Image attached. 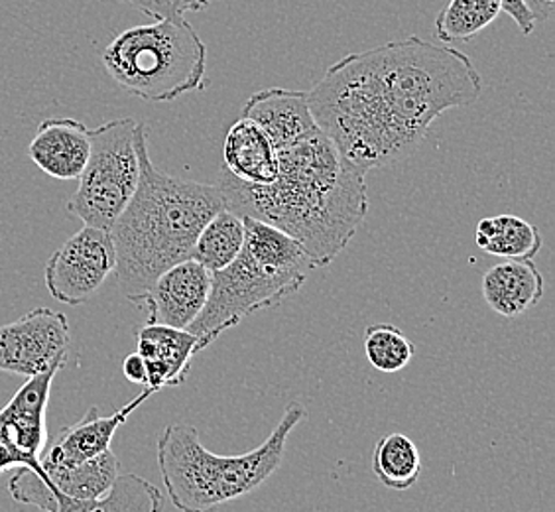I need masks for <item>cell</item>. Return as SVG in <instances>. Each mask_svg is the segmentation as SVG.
<instances>
[{
	"label": "cell",
	"instance_id": "obj_1",
	"mask_svg": "<svg viewBox=\"0 0 555 512\" xmlns=\"http://www.w3.org/2000/svg\"><path fill=\"white\" fill-rule=\"evenodd\" d=\"M467 54L417 36L345 55L308 91L311 115L359 170L404 161L449 108L479 101Z\"/></svg>",
	"mask_w": 555,
	"mask_h": 512
},
{
	"label": "cell",
	"instance_id": "obj_2",
	"mask_svg": "<svg viewBox=\"0 0 555 512\" xmlns=\"http://www.w3.org/2000/svg\"><path fill=\"white\" fill-rule=\"evenodd\" d=\"M278 176L268 185L238 182L223 170L224 207L288 233L313 267L332 265L369 214L364 171L343 158L320 128L276 150Z\"/></svg>",
	"mask_w": 555,
	"mask_h": 512
},
{
	"label": "cell",
	"instance_id": "obj_3",
	"mask_svg": "<svg viewBox=\"0 0 555 512\" xmlns=\"http://www.w3.org/2000/svg\"><path fill=\"white\" fill-rule=\"evenodd\" d=\"M140 180L127 209L111 227L118 286L139 302L154 280L188 260L207 221L224 209L219 185L173 178L158 170L149 152L146 127H137Z\"/></svg>",
	"mask_w": 555,
	"mask_h": 512
},
{
	"label": "cell",
	"instance_id": "obj_4",
	"mask_svg": "<svg viewBox=\"0 0 555 512\" xmlns=\"http://www.w3.org/2000/svg\"><path fill=\"white\" fill-rule=\"evenodd\" d=\"M306 417V406L289 402L274 432L241 456L209 451L188 424L166 427L158 439V468L171 504L182 512H217L257 491L280 470L289 434Z\"/></svg>",
	"mask_w": 555,
	"mask_h": 512
},
{
	"label": "cell",
	"instance_id": "obj_5",
	"mask_svg": "<svg viewBox=\"0 0 555 512\" xmlns=\"http://www.w3.org/2000/svg\"><path fill=\"white\" fill-rule=\"evenodd\" d=\"M243 223L241 253L229 267L211 272L204 311L188 328L207 342L214 343L255 311L296 294L315 270L308 251L294 236L255 217H243Z\"/></svg>",
	"mask_w": 555,
	"mask_h": 512
},
{
	"label": "cell",
	"instance_id": "obj_6",
	"mask_svg": "<svg viewBox=\"0 0 555 512\" xmlns=\"http://www.w3.org/2000/svg\"><path fill=\"white\" fill-rule=\"evenodd\" d=\"M101 60L120 89L149 103H168L205 86L207 48L183 16L118 34Z\"/></svg>",
	"mask_w": 555,
	"mask_h": 512
},
{
	"label": "cell",
	"instance_id": "obj_7",
	"mask_svg": "<svg viewBox=\"0 0 555 512\" xmlns=\"http://www.w3.org/2000/svg\"><path fill=\"white\" fill-rule=\"evenodd\" d=\"M134 118H115L91 130V154L67 212L86 227L111 231L139 188Z\"/></svg>",
	"mask_w": 555,
	"mask_h": 512
},
{
	"label": "cell",
	"instance_id": "obj_8",
	"mask_svg": "<svg viewBox=\"0 0 555 512\" xmlns=\"http://www.w3.org/2000/svg\"><path fill=\"white\" fill-rule=\"evenodd\" d=\"M117 268L115 243L108 231L83 227L46 260V289L57 302L81 306L93 298Z\"/></svg>",
	"mask_w": 555,
	"mask_h": 512
},
{
	"label": "cell",
	"instance_id": "obj_9",
	"mask_svg": "<svg viewBox=\"0 0 555 512\" xmlns=\"http://www.w3.org/2000/svg\"><path fill=\"white\" fill-rule=\"evenodd\" d=\"M69 345L72 330L64 313L36 308L0 325V371L26 379L62 371Z\"/></svg>",
	"mask_w": 555,
	"mask_h": 512
},
{
	"label": "cell",
	"instance_id": "obj_10",
	"mask_svg": "<svg viewBox=\"0 0 555 512\" xmlns=\"http://www.w3.org/2000/svg\"><path fill=\"white\" fill-rule=\"evenodd\" d=\"M57 373L50 371L28 379L9 405L0 408V475L28 468L43 479L40 453L48 441L46 410Z\"/></svg>",
	"mask_w": 555,
	"mask_h": 512
},
{
	"label": "cell",
	"instance_id": "obj_11",
	"mask_svg": "<svg viewBox=\"0 0 555 512\" xmlns=\"http://www.w3.org/2000/svg\"><path fill=\"white\" fill-rule=\"evenodd\" d=\"M211 290V272L192 258L168 268L137 302L149 311V323L188 330L204 311Z\"/></svg>",
	"mask_w": 555,
	"mask_h": 512
},
{
	"label": "cell",
	"instance_id": "obj_12",
	"mask_svg": "<svg viewBox=\"0 0 555 512\" xmlns=\"http://www.w3.org/2000/svg\"><path fill=\"white\" fill-rule=\"evenodd\" d=\"M152 395H156V391L144 386V391L134 400H130L129 405L122 406L111 417H101L96 406L89 408L86 417L79 422L62 427L54 438L46 441L40 453V468L42 470L74 468L113 449L111 444L118 427L122 426L130 414L144 405Z\"/></svg>",
	"mask_w": 555,
	"mask_h": 512
},
{
	"label": "cell",
	"instance_id": "obj_13",
	"mask_svg": "<svg viewBox=\"0 0 555 512\" xmlns=\"http://www.w3.org/2000/svg\"><path fill=\"white\" fill-rule=\"evenodd\" d=\"M211 345L192 331L176 330L160 323H146L137 333V353L146 364V386L162 388L185 383L193 357Z\"/></svg>",
	"mask_w": 555,
	"mask_h": 512
},
{
	"label": "cell",
	"instance_id": "obj_14",
	"mask_svg": "<svg viewBox=\"0 0 555 512\" xmlns=\"http://www.w3.org/2000/svg\"><path fill=\"white\" fill-rule=\"evenodd\" d=\"M91 154V130L75 118H46L28 146L30 161L55 180H79Z\"/></svg>",
	"mask_w": 555,
	"mask_h": 512
},
{
	"label": "cell",
	"instance_id": "obj_15",
	"mask_svg": "<svg viewBox=\"0 0 555 512\" xmlns=\"http://www.w3.org/2000/svg\"><path fill=\"white\" fill-rule=\"evenodd\" d=\"M243 117L267 132L274 150L284 149L320 128L311 115L308 91L282 87H270L250 95L243 107Z\"/></svg>",
	"mask_w": 555,
	"mask_h": 512
},
{
	"label": "cell",
	"instance_id": "obj_16",
	"mask_svg": "<svg viewBox=\"0 0 555 512\" xmlns=\"http://www.w3.org/2000/svg\"><path fill=\"white\" fill-rule=\"evenodd\" d=\"M482 298L502 318H518L544 298V277L532 260H504L482 277Z\"/></svg>",
	"mask_w": 555,
	"mask_h": 512
},
{
	"label": "cell",
	"instance_id": "obj_17",
	"mask_svg": "<svg viewBox=\"0 0 555 512\" xmlns=\"http://www.w3.org/2000/svg\"><path fill=\"white\" fill-rule=\"evenodd\" d=\"M223 170L250 185H268L276 180V150L257 123L241 117L229 128L223 144Z\"/></svg>",
	"mask_w": 555,
	"mask_h": 512
},
{
	"label": "cell",
	"instance_id": "obj_18",
	"mask_svg": "<svg viewBox=\"0 0 555 512\" xmlns=\"http://www.w3.org/2000/svg\"><path fill=\"white\" fill-rule=\"evenodd\" d=\"M475 243L485 255L504 260H532L544 245L535 225L518 215L485 217L475 227Z\"/></svg>",
	"mask_w": 555,
	"mask_h": 512
},
{
	"label": "cell",
	"instance_id": "obj_19",
	"mask_svg": "<svg viewBox=\"0 0 555 512\" xmlns=\"http://www.w3.org/2000/svg\"><path fill=\"white\" fill-rule=\"evenodd\" d=\"M373 473L390 491H408L422 475V453L406 434H388L378 439L373 451Z\"/></svg>",
	"mask_w": 555,
	"mask_h": 512
},
{
	"label": "cell",
	"instance_id": "obj_20",
	"mask_svg": "<svg viewBox=\"0 0 555 512\" xmlns=\"http://www.w3.org/2000/svg\"><path fill=\"white\" fill-rule=\"evenodd\" d=\"M243 241H245L243 217L224 207L202 229L190 258L207 268L209 272H217L235 260L243 248Z\"/></svg>",
	"mask_w": 555,
	"mask_h": 512
},
{
	"label": "cell",
	"instance_id": "obj_21",
	"mask_svg": "<svg viewBox=\"0 0 555 512\" xmlns=\"http://www.w3.org/2000/svg\"><path fill=\"white\" fill-rule=\"evenodd\" d=\"M501 0H449L436 18L439 42H469L501 14Z\"/></svg>",
	"mask_w": 555,
	"mask_h": 512
},
{
	"label": "cell",
	"instance_id": "obj_22",
	"mask_svg": "<svg viewBox=\"0 0 555 512\" xmlns=\"http://www.w3.org/2000/svg\"><path fill=\"white\" fill-rule=\"evenodd\" d=\"M364 355L376 371L398 373L412 363L416 345L400 328L390 323H376L364 331Z\"/></svg>",
	"mask_w": 555,
	"mask_h": 512
},
{
	"label": "cell",
	"instance_id": "obj_23",
	"mask_svg": "<svg viewBox=\"0 0 555 512\" xmlns=\"http://www.w3.org/2000/svg\"><path fill=\"white\" fill-rule=\"evenodd\" d=\"M162 509L164 497L156 485L139 475L120 473L107 495L89 512H162Z\"/></svg>",
	"mask_w": 555,
	"mask_h": 512
},
{
	"label": "cell",
	"instance_id": "obj_24",
	"mask_svg": "<svg viewBox=\"0 0 555 512\" xmlns=\"http://www.w3.org/2000/svg\"><path fill=\"white\" fill-rule=\"evenodd\" d=\"M188 12H197V7L193 4V0H158L156 7V21L158 18H180L185 16Z\"/></svg>",
	"mask_w": 555,
	"mask_h": 512
},
{
	"label": "cell",
	"instance_id": "obj_25",
	"mask_svg": "<svg viewBox=\"0 0 555 512\" xmlns=\"http://www.w3.org/2000/svg\"><path fill=\"white\" fill-rule=\"evenodd\" d=\"M122 373H125L127 381H130V383L146 386V376H149L146 374V364L142 361L139 353H130L129 357H125Z\"/></svg>",
	"mask_w": 555,
	"mask_h": 512
},
{
	"label": "cell",
	"instance_id": "obj_26",
	"mask_svg": "<svg viewBox=\"0 0 555 512\" xmlns=\"http://www.w3.org/2000/svg\"><path fill=\"white\" fill-rule=\"evenodd\" d=\"M524 4L534 14L535 22H547L554 18L555 0H524Z\"/></svg>",
	"mask_w": 555,
	"mask_h": 512
},
{
	"label": "cell",
	"instance_id": "obj_27",
	"mask_svg": "<svg viewBox=\"0 0 555 512\" xmlns=\"http://www.w3.org/2000/svg\"><path fill=\"white\" fill-rule=\"evenodd\" d=\"M122 4H129L137 11L144 12L146 16H156V7H158V0H118Z\"/></svg>",
	"mask_w": 555,
	"mask_h": 512
},
{
	"label": "cell",
	"instance_id": "obj_28",
	"mask_svg": "<svg viewBox=\"0 0 555 512\" xmlns=\"http://www.w3.org/2000/svg\"><path fill=\"white\" fill-rule=\"evenodd\" d=\"M209 2H211V0H193V4L197 7V11H202L205 4H209Z\"/></svg>",
	"mask_w": 555,
	"mask_h": 512
}]
</instances>
